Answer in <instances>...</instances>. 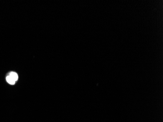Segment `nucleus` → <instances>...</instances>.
Returning <instances> with one entry per match:
<instances>
[{
	"label": "nucleus",
	"instance_id": "obj_2",
	"mask_svg": "<svg viewBox=\"0 0 163 122\" xmlns=\"http://www.w3.org/2000/svg\"><path fill=\"white\" fill-rule=\"evenodd\" d=\"M6 81L8 82V83L10 84V85H14L16 81L14 80L13 79H12V78H11L10 76L8 75L6 77Z\"/></svg>",
	"mask_w": 163,
	"mask_h": 122
},
{
	"label": "nucleus",
	"instance_id": "obj_1",
	"mask_svg": "<svg viewBox=\"0 0 163 122\" xmlns=\"http://www.w3.org/2000/svg\"><path fill=\"white\" fill-rule=\"evenodd\" d=\"M8 76H10L11 78H12V79H13L16 82L18 79V74H17L16 72H11L10 73H9Z\"/></svg>",
	"mask_w": 163,
	"mask_h": 122
}]
</instances>
